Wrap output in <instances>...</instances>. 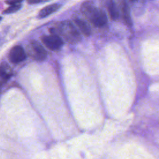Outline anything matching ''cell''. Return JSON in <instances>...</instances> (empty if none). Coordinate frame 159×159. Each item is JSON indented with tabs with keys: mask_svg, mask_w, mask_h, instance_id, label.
<instances>
[{
	"mask_svg": "<svg viewBox=\"0 0 159 159\" xmlns=\"http://www.w3.org/2000/svg\"><path fill=\"white\" fill-rule=\"evenodd\" d=\"M50 32L52 34L58 35L66 42L71 44L79 42L81 39L76 28L68 20L58 22L50 29Z\"/></svg>",
	"mask_w": 159,
	"mask_h": 159,
	"instance_id": "1",
	"label": "cell"
},
{
	"mask_svg": "<svg viewBox=\"0 0 159 159\" xmlns=\"http://www.w3.org/2000/svg\"><path fill=\"white\" fill-rule=\"evenodd\" d=\"M81 11L93 25L101 27L105 25L107 22V18L105 12L95 4L90 1H85L81 5Z\"/></svg>",
	"mask_w": 159,
	"mask_h": 159,
	"instance_id": "2",
	"label": "cell"
},
{
	"mask_svg": "<svg viewBox=\"0 0 159 159\" xmlns=\"http://www.w3.org/2000/svg\"><path fill=\"white\" fill-rule=\"evenodd\" d=\"M27 53L33 60L43 61L46 59L47 53L43 47L37 41L32 40L27 46Z\"/></svg>",
	"mask_w": 159,
	"mask_h": 159,
	"instance_id": "3",
	"label": "cell"
},
{
	"mask_svg": "<svg viewBox=\"0 0 159 159\" xmlns=\"http://www.w3.org/2000/svg\"><path fill=\"white\" fill-rule=\"evenodd\" d=\"M42 41L48 49L53 51L60 50L63 45V39L56 34L44 35Z\"/></svg>",
	"mask_w": 159,
	"mask_h": 159,
	"instance_id": "4",
	"label": "cell"
},
{
	"mask_svg": "<svg viewBox=\"0 0 159 159\" xmlns=\"http://www.w3.org/2000/svg\"><path fill=\"white\" fill-rule=\"evenodd\" d=\"M9 58L13 63H19L26 58V53L21 46L12 47L9 53Z\"/></svg>",
	"mask_w": 159,
	"mask_h": 159,
	"instance_id": "5",
	"label": "cell"
},
{
	"mask_svg": "<svg viewBox=\"0 0 159 159\" xmlns=\"http://www.w3.org/2000/svg\"><path fill=\"white\" fill-rule=\"evenodd\" d=\"M60 7V5L59 4H52L50 5H48L43 8H42L39 14H38V17L39 19H43L45 18L53 12H56Z\"/></svg>",
	"mask_w": 159,
	"mask_h": 159,
	"instance_id": "6",
	"label": "cell"
},
{
	"mask_svg": "<svg viewBox=\"0 0 159 159\" xmlns=\"http://www.w3.org/2000/svg\"><path fill=\"white\" fill-rule=\"evenodd\" d=\"M121 13H122V19L125 24L128 26H131L132 25V22L131 16H130V8L129 7V5L125 1L122 2V7H121Z\"/></svg>",
	"mask_w": 159,
	"mask_h": 159,
	"instance_id": "7",
	"label": "cell"
},
{
	"mask_svg": "<svg viewBox=\"0 0 159 159\" xmlns=\"http://www.w3.org/2000/svg\"><path fill=\"white\" fill-rule=\"evenodd\" d=\"M106 6L111 19L117 20L119 17V11L114 0H107Z\"/></svg>",
	"mask_w": 159,
	"mask_h": 159,
	"instance_id": "8",
	"label": "cell"
},
{
	"mask_svg": "<svg viewBox=\"0 0 159 159\" xmlns=\"http://www.w3.org/2000/svg\"><path fill=\"white\" fill-rule=\"evenodd\" d=\"M74 22L79 28L80 31L85 36H89L91 34V28L89 24L83 19L79 18L74 19Z\"/></svg>",
	"mask_w": 159,
	"mask_h": 159,
	"instance_id": "9",
	"label": "cell"
},
{
	"mask_svg": "<svg viewBox=\"0 0 159 159\" xmlns=\"http://www.w3.org/2000/svg\"><path fill=\"white\" fill-rule=\"evenodd\" d=\"M13 74L12 70L9 64L5 61L0 64V76L4 80H8Z\"/></svg>",
	"mask_w": 159,
	"mask_h": 159,
	"instance_id": "10",
	"label": "cell"
},
{
	"mask_svg": "<svg viewBox=\"0 0 159 159\" xmlns=\"http://www.w3.org/2000/svg\"><path fill=\"white\" fill-rule=\"evenodd\" d=\"M21 7V5L20 4H12L9 7L3 11V14H11V13H14L18 10H19Z\"/></svg>",
	"mask_w": 159,
	"mask_h": 159,
	"instance_id": "11",
	"label": "cell"
},
{
	"mask_svg": "<svg viewBox=\"0 0 159 159\" xmlns=\"http://www.w3.org/2000/svg\"><path fill=\"white\" fill-rule=\"evenodd\" d=\"M23 0H6V2L9 5H12V4H20V2Z\"/></svg>",
	"mask_w": 159,
	"mask_h": 159,
	"instance_id": "12",
	"label": "cell"
},
{
	"mask_svg": "<svg viewBox=\"0 0 159 159\" xmlns=\"http://www.w3.org/2000/svg\"><path fill=\"white\" fill-rule=\"evenodd\" d=\"M45 0H27V2L29 4H38L42 2L45 1Z\"/></svg>",
	"mask_w": 159,
	"mask_h": 159,
	"instance_id": "13",
	"label": "cell"
},
{
	"mask_svg": "<svg viewBox=\"0 0 159 159\" xmlns=\"http://www.w3.org/2000/svg\"><path fill=\"white\" fill-rule=\"evenodd\" d=\"M131 1H135V0H130Z\"/></svg>",
	"mask_w": 159,
	"mask_h": 159,
	"instance_id": "14",
	"label": "cell"
},
{
	"mask_svg": "<svg viewBox=\"0 0 159 159\" xmlns=\"http://www.w3.org/2000/svg\"><path fill=\"white\" fill-rule=\"evenodd\" d=\"M1 19H2V18H1V17H0V20H1Z\"/></svg>",
	"mask_w": 159,
	"mask_h": 159,
	"instance_id": "15",
	"label": "cell"
}]
</instances>
